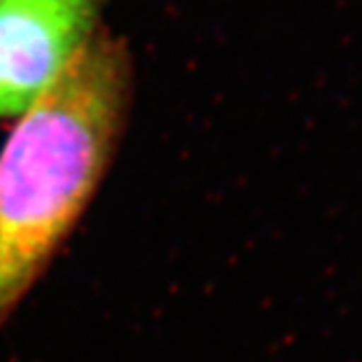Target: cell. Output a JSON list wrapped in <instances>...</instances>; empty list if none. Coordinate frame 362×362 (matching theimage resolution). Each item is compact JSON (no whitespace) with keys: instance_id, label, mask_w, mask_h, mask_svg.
Segmentation results:
<instances>
[{"instance_id":"obj_1","label":"cell","mask_w":362,"mask_h":362,"mask_svg":"<svg viewBox=\"0 0 362 362\" xmlns=\"http://www.w3.org/2000/svg\"><path fill=\"white\" fill-rule=\"evenodd\" d=\"M130 91L128 48L95 30L22 113L0 152V325L93 197L119 141Z\"/></svg>"},{"instance_id":"obj_2","label":"cell","mask_w":362,"mask_h":362,"mask_svg":"<svg viewBox=\"0 0 362 362\" xmlns=\"http://www.w3.org/2000/svg\"><path fill=\"white\" fill-rule=\"evenodd\" d=\"M107 0H0V115L24 113L93 37Z\"/></svg>"}]
</instances>
